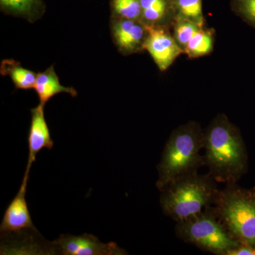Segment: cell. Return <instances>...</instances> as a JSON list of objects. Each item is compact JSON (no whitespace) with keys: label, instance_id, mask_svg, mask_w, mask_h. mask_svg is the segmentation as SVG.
Listing matches in <instances>:
<instances>
[{"label":"cell","instance_id":"1","mask_svg":"<svg viewBox=\"0 0 255 255\" xmlns=\"http://www.w3.org/2000/svg\"><path fill=\"white\" fill-rule=\"evenodd\" d=\"M204 158L216 182L236 183L246 169L247 155L239 130L219 114L204 131Z\"/></svg>","mask_w":255,"mask_h":255},{"label":"cell","instance_id":"2","mask_svg":"<svg viewBox=\"0 0 255 255\" xmlns=\"http://www.w3.org/2000/svg\"><path fill=\"white\" fill-rule=\"evenodd\" d=\"M204 135L200 126L194 122L180 126L171 133L157 167L159 177L156 187L159 191L206 166L200 153L204 150Z\"/></svg>","mask_w":255,"mask_h":255},{"label":"cell","instance_id":"3","mask_svg":"<svg viewBox=\"0 0 255 255\" xmlns=\"http://www.w3.org/2000/svg\"><path fill=\"white\" fill-rule=\"evenodd\" d=\"M218 191L209 173L195 172L176 179L160 191L161 208L176 223L182 222L212 206Z\"/></svg>","mask_w":255,"mask_h":255},{"label":"cell","instance_id":"4","mask_svg":"<svg viewBox=\"0 0 255 255\" xmlns=\"http://www.w3.org/2000/svg\"><path fill=\"white\" fill-rule=\"evenodd\" d=\"M212 208L231 237L255 248V191L226 184L218 191Z\"/></svg>","mask_w":255,"mask_h":255},{"label":"cell","instance_id":"5","mask_svg":"<svg viewBox=\"0 0 255 255\" xmlns=\"http://www.w3.org/2000/svg\"><path fill=\"white\" fill-rule=\"evenodd\" d=\"M175 233L185 243L217 255H228L241 244L231 237L215 214L212 206L190 219L177 223Z\"/></svg>","mask_w":255,"mask_h":255},{"label":"cell","instance_id":"6","mask_svg":"<svg viewBox=\"0 0 255 255\" xmlns=\"http://www.w3.org/2000/svg\"><path fill=\"white\" fill-rule=\"evenodd\" d=\"M55 251L64 255H121L127 252L115 243H102L95 236L84 234L75 236L62 235L53 243Z\"/></svg>","mask_w":255,"mask_h":255},{"label":"cell","instance_id":"7","mask_svg":"<svg viewBox=\"0 0 255 255\" xmlns=\"http://www.w3.org/2000/svg\"><path fill=\"white\" fill-rule=\"evenodd\" d=\"M145 28L147 36L142 47L149 52L159 70L164 71L184 50L164 28L152 26H145Z\"/></svg>","mask_w":255,"mask_h":255},{"label":"cell","instance_id":"8","mask_svg":"<svg viewBox=\"0 0 255 255\" xmlns=\"http://www.w3.org/2000/svg\"><path fill=\"white\" fill-rule=\"evenodd\" d=\"M28 177L29 174L24 173L19 190L5 211L0 226L1 234L19 233L26 230L36 231L26 199Z\"/></svg>","mask_w":255,"mask_h":255},{"label":"cell","instance_id":"9","mask_svg":"<svg viewBox=\"0 0 255 255\" xmlns=\"http://www.w3.org/2000/svg\"><path fill=\"white\" fill-rule=\"evenodd\" d=\"M44 106L43 104L32 109L31 127L28 137V157L25 173L29 174L36 156L43 149L48 150L54 145L50 135L49 128L45 118Z\"/></svg>","mask_w":255,"mask_h":255},{"label":"cell","instance_id":"10","mask_svg":"<svg viewBox=\"0 0 255 255\" xmlns=\"http://www.w3.org/2000/svg\"><path fill=\"white\" fill-rule=\"evenodd\" d=\"M34 88L39 97L40 103L43 105H45L52 97L63 92L73 97L77 96V92L73 88L60 85L59 79L53 68L37 75Z\"/></svg>","mask_w":255,"mask_h":255},{"label":"cell","instance_id":"11","mask_svg":"<svg viewBox=\"0 0 255 255\" xmlns=\"http://www.w3.org/2000/svg\"><path fill=\"white\" fill-rule=\"evenodd\" d=\"M145 30V27H142L133 20L125 18L116 24L114 36L120 48L132 51L141 44Z\"/></svg>","mask_w":255,"mask_h":255},{"label":"cell","instance_id":"12","mask_svg":"<svg viewBox=\"0 0 255 255\" xmlns=\"http://www.w3.org/2000/svg\"><path fill=\"white\" fill-rule=\"evenodd\" d=\"M171 6L177 11L178 18H185L202 26V0H170Z\"/></svg>","mask_w":255,"mask_h":255},{"label":"cell","instance_id":"13","mask_svg":"<svg viewBox=\"0 0 255 255\" xmlns=\"http://www.w3.org/2000/svg\"><path fill=\"white\" fill-rule=\"evenodd\" d=\"M213 49V36L209 31L202 28L191 38L184 48V51L190 58L207 55Z\"/></svg>","mask_w":255,"mask_h":255},{"label":"cell","instance_id":"14","mask_svg":"<svg viewBox=\"0 0 255 255\" xmlns=\"http://www.w3.org/2000/svg\"><path fill=\"white\" fill-rule=\"evenodd\" d=\"M142 16L147 21L154 22L164 17L168 7V0H140Z\"/></svg>","mask_w":255,"mask_h":255},{"label":"cell","instance_id":"15","mask_svg":"<svg viewBox=\"0 0 255 255\" xmlns=\"http://www.w3.org/2000/svg\"><path fill=\"white\" fill-rule=\"evenodd\" d=\"M201 28L202 26H199L193 21L185 18H178L174 28L176 41L179 43V46L184 48L187 43L191 41V38L195 36Z\"/></svg>","mask_w":255,"mask_h":255},{"label":"cell","instance_id":"16","mask_svg":"<svg viewBox=\"0 0 255 255\" xmlns=\"http://www.w3.org/2000/svg\"><path fill=\"white\" fill-rule=\"evenodd\" d=\"M116 12L128 19L135 20L142 15L140 0H113Z\"/></svg>","mask_w":255,"mask_h":255},{"label":"cell","instance_id":"17","mask_svg":"<svg viewBox=\"0 0 255 255\" xmlns=\"http://www.w3.org/2000/svg\"><path fill=\"white\" fill-rule=\"evenodd\" d=\"M10 76L17 88L28 90L34 88L37 76L33 72L19 66L9 69Z\"/></svg>","mask_w":255,"mask_h":255},{"label":"cell","instance_id":"18","mask_svg":"<svg viewBox=\"0 0 255 255\" xmlns=\"http://www.w3.org/2000/svg\"><path fill=\"white\" fill-rule=\"evenodd\" d=\"M233 11L255 28V0H231Z\"/></svg>","mask_w":255,"mask_h":255},{"label":"cell","instance_id":"19","mask_svg":"<svg viewBox=\"0 0 255 255\" xmlns=\"http://www.w3.org/2000/svg\"><path fill=\"white\" fill-rule=\"evenodd\" d=\"M1 6L12 11L25 12L31 9L33 0H0Z\"/></svg>","mask_w":255,"mask_h":255},{"label":"cell","instance_id":"20","mask_svg":"<svg viewBox=\"0 0 255 255\" xmlns=\"http://www.w3.org/2000/svg\"><path fill=\"white\" fill-rule=\"evenodd\" d=\"M228 255H255L254 247L241 243L237 248L230 251Z\"/></svg>","mask_w":255,"mask_h":255},{"label":"cell","instance_id":"21","mask_svg":"<svg viewBox=\"0 0 255 255\" xmlns=\"http://www.w3.org/2000/svg\"></svg>","mask_w":255,"mask_h":255}]
</instances>
